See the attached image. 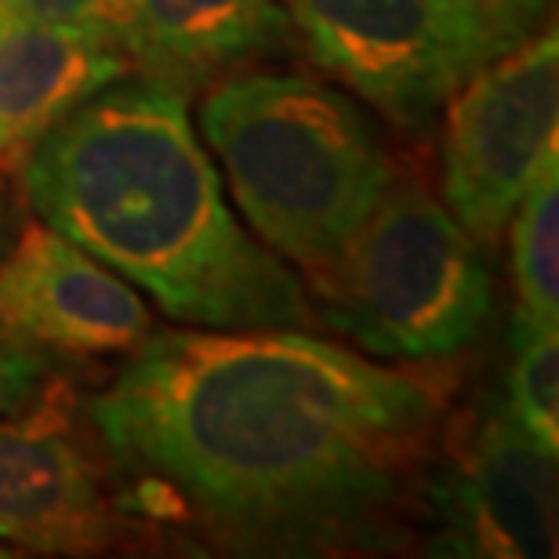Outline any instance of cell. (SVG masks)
<instances>
[{"label": "cell", "instance_id": "10", "mask_svg": "<svg viewBox=\"0 0 559 559\" xmlns=\"http://www.w3.org/2000/svg\"><path fill=\"white\" fill-rule=\"evenodd\" d=\"M131 62L81 29L0 0V167L15 171L66 114L124 81Z\"/></svg>", "mask_w": 559, "mask_h": 559}, {"label": "cell", "instance_id": "3", "mask_svg": "<svg viewBox=\"0 0 559 559\" xmlns=\"http://www.w3.org/2000/svg\"><path fill=\"white\" fill-rule=\"evenodd\" d=\"M200 128L243 218L309 276L338 259L393 178L364 109L301 73L229 76L204 95Z\"/></svg>", "mask_w": 559, "mask_h": 559}, {"label": "cell", "instance_id": "12", "mask_svg": "<svg viewBox=\"0 0 559 559\" xmlns=\"http://www.w3.org/2000/svg\"><path fill=\"white\" fill-rule=\"evenodd\" d=\"M512 218V342H523L559 328V164L545 167Z\"/></svg>", "mask_w": 559, "mask_h": 559}, {"label": "cell", "instance_id": "2", "mask_svg": "<svg viewBox=\"0 0 559 559\" xmlns=\"http://www.w3.org/2000/svg\"><path fill=\"white\" fill-rule=\"evenodd\" d=\"M33 211L193 328H306L284 262L233 218L186 95L114 81L66 114L22 164Z\"/></svg>", "mask_w": 559, "mask_h": 559}, {"label": "cell", "instance_id": "5", "mask_svg": "<svg viewBox=\"0 0 559 559\" xmlns=\"http://www.w3.org/2000/svg\"><path fill=\"white\" fill-rule=\"evenodd\" d=\"M443 139V197L479 248H495L520 200L559 164V40L538 29L454 87Z\"/></svg>", "mask_w": 559, "mask_h": 559}, {"label": "cell", "instance_id": "16", "mask_svg": "<svg viewBox=\"0 0 559 559\" xmlns=\"http://www.w3.org/2000/svg\"><path fill=\"white\" fill-rule=\"evenodd\" d=\"M44 382H48V356L40 353V345L0 328V418L26 407Z\"/></svg>", "mask_w": 559, "mask_h": 559}, {"label": "cell", "instance_id": "6", "mask_svg": "<svg viewBox=\"0 0 559 559\" xmlns=\"http://www.w3.org/2000/svg\"><path fill=\"white\" fill-rule=\"evenodd\" d=\"M70 411V385L44 382L0 421V538L33 552H95L117 531L106 476Z\"/></svg>", "mask_w": 559, "mask_h": 559}, {"label": "cell", "instance_id": "8", "mask_svg": "<svg viewBox=\"0 0 559 559\" xmlns=\"http://www.w3.org/2000/svg\"><path fill=\"white\" fill-rule=\"evenodd\" d=\"M0 328L33 345L109 356L153 331L145 301L109 265L48 226H26L0 259Z\"/></svg>", "mask_w": 559, "mask_h": 559}, {"label": "cell", "instance_id": "7", "mask_svg": "<svg viewBox=\"0 0 559 559\" xmlns=\"http://www.w3.org/2000/svg\"><path fill=\"white\" fill-rule=\"evenodd\" d=\"M323 70L353 87L396 128L425 131L454 95L425 0H280Z\"/></svg>", "mask_w": 559, "mask_h": 559}, {"label": "cell", "instance_id": "11", "mask_svg": "<svg viewBox=\"0 0 559 559\" xmlns=\"http://www.w3.org/2000/svg\"><path fill=\"white\" fill-rule=\"evenodd\" d=\"M295 40L280 0H139L128 62L189 95L237 66L280 59Z\"/></svg>", "mask_w": 559, "mask_h": 559}, {"label": "cell", "instance_id": "17", "mask_svg": "<svg viewBox=\"0 0 559 559\" xmlns=\"http://www.w3.org/2000/svg\"><path fill=\"white\" fill-rule=\"evenodd\" d=\"M0 556H4V552H0Z\"/></svg>", "mask_w": 559, "mask_h": 559}, {"label": "cell", "instance_id": "13", "mask_svg": "<svg viewBox=\"0 0 559 559\" xmlns=\"http://www.w3.org/2000/svg\"><path fill=\"white\" fill-rule=\"evenodd\" d=\"M457 84L542 29L549 0H425Z\"/></svg>", "mask_w": 559, "mask_h": 559}, {"label": "cell", "instance_id": "1", "mask_svg": "<svg viewBox=\"0 0 559 559\" xmlns=\"http://www.w3.org/2000/svg\"><path fill=\"white\" fill-rule=\"evenodd\" d=\"M447 385L298 328L145 334L92 421L164 501L254 545L371 527L429 457Z\"/></svg>", "mask_w": 559, "mask_h": 559}, {"label": "cell", "instance_id": "14", "mask_svg": "<svg viewBox=\"0 0 559 559\" xmlns=\"http://www.w3.org/2000/svg\"><path fill=\"white\" fill-rule=\"evenodd\" d=\"M509 418L534 443L556 454L559 447V342L556 331L516 342L509 371Z\"/></svg>", "mask_w": 559, "mask_h": 559}, {"label": "cell", "instance_id": "4", "mask_svg": "<svg viewBox=\"0 0 559 559\" xmlns=\"http://www.w3.org/2000/svg\"><path fill=\"white\" fill-rule=\"evenodd\" d=\"M317 290L323 317L367 353L436 360L468 345L490 317L479 243L421 182H393Z\"/></svg>", "mask_w": 559, "mask_h": 559}, {"label": "cell", "instance_id": "9", "mask_svg": "<svg viewBox=\"0 0 559 559\" xmlns=\"http://www.w3.org/2000/svg\"><path fill=\"white\" fill-rule=\"evenodd\" d=\"M443 542L457 556L534 559L556 552V454L509 415H490L432 490Z\"/></svg>", "mask_w": 559, "mask_h": 559}, {"label": "cell", "instance_id": "15", "mask_svg": "<svg viewBox=\"0 0 559 559\" xmlns=\"http://www.w3.org/2000/svg\"><path fill=\"white\" fill-rule=\"evenodd\" d=\"M4 4L26 11L33 19L55 22V26L81 29L87 37L103 40L106 48L128 59L135 40V8L139 0H4Z\"/></svg>", "mask_w": 559, "mask_h": 559}]
</instances>
